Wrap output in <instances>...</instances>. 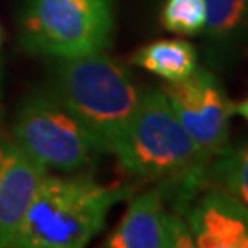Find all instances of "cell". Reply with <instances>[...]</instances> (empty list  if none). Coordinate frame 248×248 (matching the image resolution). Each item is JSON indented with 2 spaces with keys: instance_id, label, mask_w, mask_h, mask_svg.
<instances>
[{
  "instance_id": "obj_6",
  "label": "cell",
  "mask_w": 248,
  "mask_h": 248,
  "mask_svg": "<svg viewBox=\"0 0 248 248\" xmlns=\"http://www.w3.org/2000/svg\"><path fill=\"white\" fill-rule=\"evenodd\" d=\"M162 90L178 122L204 155L213 158L228 147L233 103L215 74L197 66L191 76L166 83Z\"/></svg>"
},
{
  "instance_id": "obj_4",
  "label": "cell",
  "mask_w": 248,
  "mask_h": 248,
  "mask_svg": "<svg viewBox=\"0 0 248 248\" xmlns=\"http://www.w3.org/2000/svg\"><path fill=\"white\" fill-rule=\"evenodd\" d=\"M112 31V0H26L20 15L22 46L55 59L105 52Z\"/></svg>"
},
{
  "instance_id": "obj_15",
  "label": "cell",
  "mask_w": 248,
  "mask_h": 248,
  "mask_svg": "<svg viewBox=\"0 0 248 248\" xmlns=\"http://www.w3.org/2000/svg\"><path fill=\"white\" fill-rule=\"evenodd\" d=\"M0 122H2V108H0Z\"/></svg>"
},
{
  "instance_id": "obj_2",
  "label": "cell",
  "mask_w": 248,
  "mask_h": 248,
  "mask_svg": "<svg viewBox=\"0 0 248 248\" xmlns=\"http://www.w3.org/2000/svg\"><path fill=\"white\" fill-rule=\"evenodd\" d=\"M131 186H103L85 173H46L13 237L15 248H81L103 230Z\"/></svg>"
},
{
  "instance_id": "obj_7",
  "label": "cell",
  "mask_w": 248,
  "mask_h": 248,
  "mask_svg": "<svg viewBox=\"0 0 248 248\" xmlns=\"http://www.w3.org/2000/svg\"><path fill=\"white\" fill-rule=\"evenodd\" d=\"M166 189L156 186L129 202L122 221L105 239L107 248L195 247L184 213L168 210Z\"/></svg>"
},
{
  "instance_id": "obj_11",
  "label": "cell",
  "mask_w": 248,
  "mask_h": 248,
  "mask_svg": "<svg viewBox=\"0 0 248 248\" xmlns=\"http://www.w3.org/2000/svg\"><path fill=\"white\" fill-rule=\"evenodd\" d=\"M208 184L228 191L248 206V145L226 147L210 160Z\"/></svg>"
},
{
  "instance_id": "obj_10",
  "label": "cell",
  "mask_w": 248,
  "mask_h": 248,
  "mask_svg": "<svg viewBox=\"0 0 248 248\" xmlns=\"http://www.w3.org/2000/svg\"><path fill=\"white\" fill-rule=\"evenodd\" d=\"M131 62L162 78L166 83H175L197 70V50L182 39H160L138 48Z\"/></svg>"
},
{
  "instance_id": "obj_12",
  "label": "cell",
  "mask_w": 248,
  "mask_h": 248,
  "mask_svg": "<svg viewBox=\"0 0 248 248\" xmlns=\"http://www.w3.org/2000/svg\"><path fill=\"white\" fill-rule=\"evenodd\" d=\"M204 31L215 43H226L248 26V0H204Z\"/></svg>"
},
{
  "instance_id": "obj_8",
  "label": "cell",
  "mask_w": 248,
  "mask_h": 248,
  "mask_svg": "<svg viewBox=\"0 0 248 248\" xmlns=\"http://www.w3.org/2000/svg\"><path fill=\"white\" fill-rule=\"evenodd\" d=\"M199 248H248V206L208 184L184 212Z\"/></svg>"
},
{
  "instance_id": "obj_13",
  "label": "cell",
  "mask_w": 248,
  "mask_h": 248,
  "mask_svg": "<svg viewBox=\"0 0 248 248\" xmlns=\"http://www.w3.org/2000/svg\"><path fill=\"white\" fill-rule=\"evenodd\" d=\"M160 22L171 33L197 35L204 31L206 2L204 0H166Z\"/></svg>"
},
{
  "instance_id": "obj_14",
  "label": "cell",
  "mask_w": 248,
  "mask_h": 248,
  "mask_svg": "<svg viewBox=\"0 0 248 248\" xmlns=\"http://www.w3.org/2000/svg\"><path fill=\"white\" fill-rule=\"evenodd\" d=\"M233 114L241 116V118L248 124V98L239 101V103H233Z\"/></svg>"
},
{
  "instance_id": "obj_1",
  "label": "cell",
  "mask_w": 248,
  "mask_h": 248,
  "mask_svg": "<svg viewBox=\"0 0 248 248\" xmlns=\"http://www.w3.org/2000/svg\"><path fill=\"white\" fill-rule=\"evenodd\" d=\"M112 155L129 177L168 182L180 212L208 186L212 158L178 122L162 89L142 94L136 114Z\"/></svg>"
},
{
  "instance_id": "obj_3",
  "label": "cell",
  "mask_w": 248,
  "mask_h": 248,
  "mask_svg": "<svg viewBox=\"0 0 248 248\" xmlns=\"http://www.w3.org/2000/svg\"><path fill=\"white\" fill-rule=\"evenodd\" d=\"M52 94L78 118L98 153L107 155L122 142L142 99L131 72L105 52L59 59Z\"/></svg>"
},
{
  "instance_id": "obj_5",
  "label": "cell",
  "mask_w": 248,
  "mask_h": 248,
  "mask_svg": "<svg viewBox=\"0 0 248 248\" xmlns=\"http://www.w3.org/2000/svg\"><path fill=\"white\" fill-rule=\"evenodd\" d=\"M11 138L50 173H81L98 155L78 118L52 92L33 94L22 103Z\"/></svg>"
},
{
  "instance_id": "obj_9",
  "label": "cell",
  "mask_w": 248,
  "mask_h": 248,
  "mask_svg": "<svg viewBox=\"0 0 248 248\" xmlns=\"http://www.w3.org/2000/svg\"><path fill=\"white\" fill-rule=\"evenodd\" d=\"M46 173L48 171L30 158L13 138L0 133V248L11 247Z\"/></svg>"
}]
</instances>
